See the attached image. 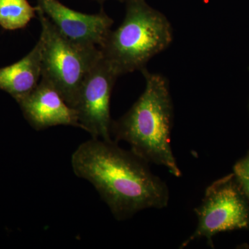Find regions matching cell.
Returning a JSON list of instances; mask_svg holds the SVG:
<instances>
[{
    "label": "cell",
    "mask_w": 249,
    "mask_h": 249,
    "mask_svg": "<svg viewBox=\"0 0 249 249\" xmlns=\"http://www.w3.org/2000/svg\"><path fill=\"white\" fill-rule=\"evenodd\" d=\"M195 212L198 221L196 231L181 248L201 238H206L213 247V237L220 232L249 230V201L233 173L216 180L206 188Z\"/></svg>",
    "instance_id": "5"
},
{
    "label": "cell",
    "mask_w": 249,
    "mask_h": 249,
    "mask_svg": "<svg viewBox=\"0 0 249 249\" xmlns=\"http://www.w3.org/2000/svg\"><path fill=\"white\" fill-rule=\"evenodd\" d=\"M119 77L101 53L81 85L74 108L80 128L89 132L93 139L112 141L110 102Z\"/></svg>",
    "instance_id": "6"
},
{
    "label": "cell",
    "mask_w": 249,
    "mask_h": 249,
    "mask_svg": "<svg viewBox=\"0 0 249 249\" xmlns=\"http://www.w3.org/2000/svg\"><path fill=\"white\" fill-rule=\"evenodd\" d=\"M37 7L42 28L39 38L42 54L41 78L53 85L65 102L74 108L81 85L101 57V50L97 47L78 45L69 40Z\"/></svg>",
    "instance_id": "4"
},
{
    "label": "cell",
    "mask_w": 249,
    "mask_h": 249,
    "mask_svg": "<svg viewBox=\"0 0 249 249\" xmlns=\"http://www.w3.org/2000/svg\"><path fill=\"white\" fill-rule=\"evenodd\" d=\"M145 88L132 107L113 121L111 136L124 141L131 150L148 163L162 165L176 178L181 176L171 145L173 105L168 80L142 70Z\"/></svg>",
    "instance_id": "2"
},
{
    "label": "cell",
    "mask_w": 249,
    "mask_h": 249,
    "mask_svg": "<svg viewBox=\"0 0 249 249\" xmlns=\"http://www.w3.org/2000/svg\"><path fill=\"white\" fill-rule=\"evenodd\" d=\"M18 103L26 119L36 130L57 125L80 128L76 109L65 102L53 85L42 78L35 89Z\"/></svg>",
    "instance_id": "8"
},
{
    "label": "cell",
    "mask_w": 249,
    "mask_h": 249,
    "mask_svg": "<svg viewBox=\"0 0 249 249\" xmlns=\"http://www.w3.org/2000/svg\"><path fill=\"white\" fill-rule=\"evenodd\" d=\"M96 1H98V2H100V3H103V2H105V1H107V0H96ZM117 1H128V0H117Z\"/></svg>",
    "instance_id": "12"
},
{
    "label": "cell",
    "mask_w": 249,
    "mask_h": 249,
    "mask_svg": "<svg viewBox=\"0 0 249 249\" xmlns=\"http://www.w3.org/2000/svg\"><path fill=\"white\" fill-rule=\"evenodd\" d=\"M233 173L249 201V151L234 165Z\"/></svg>",
    "instance_id": "11"
},
{
    "label": "cell",
    "mask_w": 249,
    "mask_h": 249,
    "mask_svg": "<svg viewBox=\"0 0 249 249\" xmlns=\"http://www.w3.org/2000/svg\"><path fill=\"white\" fill-rule=\"evenodd\" d=\"M125 16L100 47L103 58L118 76L145 68L147 62L165 50L173 40L168 18L145 0L126 1Z\"/></svg>",
    "instance_id": "3"
},
{
    "label": "cell",
    "mask_w": 249,
    "mask_h": 249,
    "mask_svg": "<svg viewBox=\"0 0 249 249\" xmlns=\"http://www.w3.org/2000/svg\"><path fill=\"white\" fill-rule=\"evenodd\" d=\"M71 167L78 178L94 186L118 220L142 210L163 209L169 202L166 183L148 163L113 140L92 138L80 144L71 156Z\"/></svg>",
    "instance_id": "1"
},
{
    "label": "cell",
    "mask_w": 249,
    "mask_h": 249,
    "mask_svg": "<svg viewBox=\"0 0 249 249\" xmlns=\"http://www.w3.org/2000/svg\"><path fill=\"white\" fill-rule=\"evenodd\" d=\"M41 44L37 41L34 49L19 61L0 68V89L9 93L16 101L33 91L42 77Z\"/></svg>",
    "instance_id": "9"
},
{
    "label": "cell",
    "mask_w": 249,
    "mask_h": 249,
    "mask_svg": "<svg viewBox=\"0 0 249 249\" xmlns=\"http://www.w3.org/2000/svg\"><path fill=\"white\" fill-rule=\"evenodd\" d=\"M37 2L60 34L78 45L100 48L114 24L103 9L96 14H87L70 9L58 0H37Z\"/></svg>",
    "instance_id": "7"
},
{
    "label": "cell",
    "mask_w": 249,
    "mask_h": 249,
    "mask_svg": "<svg viewBox=\"0 0 249 249\" xmlns=\"http://www.w3.org/2000/svg\"><path fill=\"white\" fill-rule=\"evenodd\" d=\"M37 11V6H31L28 0H0V26L6 30L23 29Z\"/></svg>",
    "instance_id": "10"
}]
</instances>
